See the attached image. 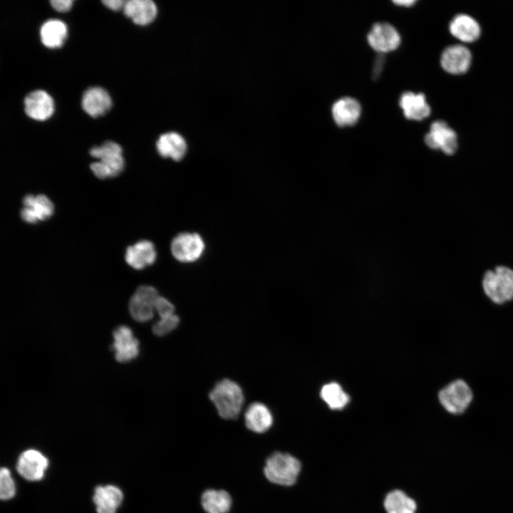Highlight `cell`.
Wrapping results in <instances>:
<instances>
[{
    "label": "cell",
    "mask_w": 513,
    "mask_h": 513,
    "mask_svg": "<svg viewBox=\"0 0 513 513\" xmlns=\"http://www.w3.org/2000/svg\"><path fill=\"white\" fill-rule=\"evenodd\" d=\"M209 399L221 418L234 420L242 409L244 396L238 383L225 378L216 383L209 393Z\"/></svg>",
    "instance_id": "obj_1"
},
{
    "label": "cell",
    "mask_w": 513,
    "mask_h": 513,
    "mask_svg": "<svg viewBox=\"0 0 513 513\" xmlns=\"http://www.w3.org/2000/svg\"><path fill=\"white\" fill-rule=\"evenodd\" d=\"M90 155L98 161L90 164L94 175L101 180L118 176L124 169L125 161L119 144L106 141L100 146L93 147Z\"/></svg>",
    "instance_id": "obj_2"
},
{
    "label": "cell",
    "mask_w": 513,
    "mask_h": 513,
    "mask_svg": "<svg viewBox=\"0 0 513 513\" xmlns=\"http://www.w3.org/2000/svg\"><path fill=\"white\" fill-rule=\"evenodd\" d=\"M301 467L300 461L296 457L289 453L276 452L266 459L264 474L270 482L289 487L296 483Z\"/></svg>",
    "instance_id": "obj_3"
},
{
    "label": "cell",
    "mask_w": 513,
    "mask_h": 513,
    "mask_svg": "<svg viewBox=\"0 0 513 513\" xmlns=\"http://www.w3.org/2000/svg\"><path fill=\"white\" fill-rule=\"evenodd\" d=\"M482 285L484 294L493 302L504 304L513 299V269L498 266L483 276Z\"/></svg>",
    "instance_id": "obj_4"
},
{
    "label": "cell",
    "mask_w": 513,
    "mask_h": 513,
    "mask_svg": "<svg viewBox=\"0 0 513 513\" xmlns=\"http://www.w3.org/2000/svg\"><path fill=\"white\" fill-rule=\"evenodd\" d=\"M472 400V390L462 380L452 381L439 393L441 405L447 411L455 415L465 412Z\"/></svg>",
    "instance_id": "obj_5"
},
{
    "label": "cell",
    "mask_w": 513,
    "mask_h": 513,
    "mask_svg": "<svg viewBox=\"0 0 513 513\" xmlns=\"http://www.w3.org/2000/svg\"><path fill=\"white\" fill-rule=\"evenodd\" d=\"M170 247L172 256L177 261L189 263L200 258L204 251L205 244L200 234L182 232L173 238Z\"/></svg>",
    "instance_id": "obj_6"
},
{
    "label": "cell",
    "mask_w": 513,
    "mask_h": 513,
    "mask_svg": "<svg viewBox=\"0 0 513 513\" xmlns=\"http://www.w3.org/2000/svg\"><path fill=\"white\" fill-rule=\"evenodd\" d=\"M160 296L157 290L147 285L139 286L129 302L131 316L137 321L146 322L154 316L155 304Z\"/></svg>",
    "instance_id": "obj_7"
},
{
    "label": "cell",
    "mask_w": 513,
    "mask_h": 513,
    "mask_svg": "<svg viewBox=\"0 0 513 513\" xmlns=\"http://www.w3.org/2000/svg\"><path fill=\"white\" fill-rule=\"evenodd\" d=\"M425 142L430 148L440 150L448 155L455 154L457 148L456 133L442 120L432 123L429 133L425 137Z\"/></svg>",
    "instance_id": "obj_8"
},
{
    "label": "cell",
    "mask_w": 513,
    "mask_h": 513,
    "mask_svg": "<svg viewBox=\"0 0 513 513\" xmlns=\"http://www.w3.org/2000/svg\"><path fill=\"white\" fill-rule=\"evenodd\" d=\"M400 36L396 28L388 23H376L367 35L370 46L380 53L395 50L400 43Z\"/></svg>",
    "instance_id": "obj_9"
},
{
    "label": "cell",
    "mask_w": 513,
    "mask_h": 513,
    "mask_svg": "<svg viewBox=\"0 0 513 513\" xmlns=\"http://www.w3.org/2000/svg\"><path fill=\"white\" fill-rule=\"evenodd\" d=\"M23 204L21 217L27 223L34 224L44 221L51 217L54 212L51 200L42 194L27 195L23 200Z\"/></svg>",
    "instance_id": "obj_10"
},
{
    "label": "cell",
    "mask_w": 513,
    "mask_h": 513,
    "mask_svg": "<svg viewBox=\"0 0 513 513\" xmlns=\"http://www.w3.org/2000/svg\"><path fill=\"white\" fill-rule=\"evenodd\" d=\"M472 63L470 51L462 45L447 47L440 56V65L447 73L454 75L466 73Z\"/></svg>",
    "instance_id": "obj_11"
},
{
    "label": "cell",
    "mask_w": 513,
    "mask_h": 513,
    "mask_svg": "<svg viewBox=\"0 0 513 513\" xmlns=\"http://www.w3.org/2000/svg\"><path fill=\"white\" fill-rule=\"evenodd\" d=\"M48 465V459L39 451L27 450L20 455L16 470L26 480L37 481L43 478Z\"/></svg>",
    "instance_id": "obj_12"
},
{
    "label": "cell",
    "mask_w": 513,
    "mask_h": 513,
    "mask_svg": "<svg viewBox=\"0 0 513 513\" xmlns=\"http://www.w3.org/2000/svg\"><path fill=\"white\" fill-rule=\"evenodd\" d=\"M113 348L117 361L125 363L135 358L139 353V342L130 328L120 326L113 331Z\"/></svg>",
    "instance_id": "obj_13"
},
{
    "label": "cell",
    "mask_w": 513,
    "mask_h": 513,
    "mask_svg": "<svg viewBox=\"0 0 513 513\" xmlns=\"http://www.w3.org/2000/svg\"><path fill=\"white\" fill-rule=\"evenodd\" d=\"M24 110L26 114L33 120H47L54 110L53 98L44 90L32 91L24 99Z\"/></svg>",
    "instance_id": "obj_14"
},
{
    "label": "cell",
    "mask_w": 513,
    "mask_h": 513,
    "mask_svg": "<svg viewBox=\"0 0 513 513\" xmlns=\"http://www.w3.org/2000/svg\"><path fill=\"white\" fill-rule=\"evenodd\" d=\"M81 105L83 110L93 118L105 114L112 106L108 93L100 87H90L82 96Z\"/></svg>",
    "instance_id": "obj_15"
},
{
    "label": "cell",
    "mask_w": 513,
    "mask_h": 513,
    "mask_svg": "<svg viewBox=\"0 0 513 513\" xmlns=\"http://www.w3.org/2000/svg\"><path fill=\"white\" fill-rule=\"evenodd\" d=\"M331 113L337 125L351 126L358 122L361 113V107L355 98L343 97L333 103Z\"/></svg>",
    "instance_id": "obj_16"
},
{
    "label": "cell",
    "mask_w": 513,
    "mask_h": 513,
    "mask_svg": "<svg viewBox=\"0 0 513 513\" xmlns=\"http://www.w3.org/2000/svg\"><path fill=\"white\" fill-rule=\"evenodd\" d=\"M399 105L407 119L422 120L428 118L431 112L423 93L410 91L403 93L399 100Z\"/></svg>",
    "instance_id": "obj_17"
},
{
    "label": "cell",
    "mask_w": 513,
    "mask_h": 513,
    "mask_svg": "<svg viewBox=\"0 0 513 513\" xmlns=\"http://www.w3.org/2000/svg\"><path fill=\"white\" fill-rule=\"evenodd\" d=\"M273 415L268 407L259 402L250 404L244 413L245 425L252 432L264 433L273 424Z\"/></svg>",
    "instance_id": "obj_18"
},
{
    "label": "cell",
    "mask_w": 513,
    "mask_h": 513,
    "mask_svg": "<svg viewBox=\"0 0 513 513\" xmlns=\"http://www.w3.org/2000/svg\"><path fill=\"white\" fill-rule=\"evenodd\" d=\"M156 256L154 244L148 240H141L127 248L125 258L131 267L142 269L152 264Z\"/></svg>",
    "instance_id": "obj_19"
},
{
    "label": "cell",
    "mask_w": 513,
    "mask_h": 513,
    "mask_svg": "<svg viewBox=\"0 0 513 513\" xmlns=\"http://www.w3.org/2000/svg\"><path fill=\"white\" fill-rule=\"evenodd\" d=\"M93 499L98 513H115L123 502V494L114 485L98 486L95 489Z\"/></svg>",
    "instance_id": "obj_20"
},
{
    "label": "cell",
    "mask_w": 513,
    "mask_h": 513,
    "mask_svg": "<svg viewBox=\"0 0 513 513\" xmlns=\"http://www.w3.org/2000/svg\"><path fill=\"white\" fill-rule=\"evenodd\" d=\"M123 12L135 24L145 26L155 19L157 9L151 0H129L125 4Z\"/></svg>",
    "instance_id": "obj_21"
},
{
    "label": "cell",
    "mask_w": 513,
    "mask_h": 513,
    "mask_svg": "<svg viewBox=\"0 0 513 513\" xmlns=\"http://www.w3.org/2000/svg\"><path fill=\"white\" fill-rule=\"evenodd\" d=\"M450 33L465 43L476 41L480 36L481 29L479 24L472 17L467 14L455 16L450 23Z\"/></svg>",
    "instance_id": "obj_22"
},
{
    "label": "cell",
    "mask_w": 513,
    "mask_h": 513,
    "mask_svg": "<svg viewBox=\"0 0 513 513\" xmlns=\"http://www.w3.org/2000/svg\"><path fill=\"white\" fill-rule=\"evenodd\" d=\"M156 147L162 157L175 161L182 160L187 152L186 141L175 132L161 135L156 142Z\"/></svg>",
    "instance_id": "obj_23"
},
{
    "label": "cell",
    "mask_w": 513,
    "mask_h": 513,
    "mask_svg": "<svg viewBox=\"0 0 513 513\" xmlns=\"http://www.w3.org/2000/svg\"><path fill=\"white\" fill-rule=\"evenodd\" d=\"M68 33L64 22L58 19H50L43 23L40 28V37L42 43L49 48L61 47Z\"/></svg>",
    "instance_id": "obj_24"
},
{
    "label": "cell",
    "mask_w": 513,
    "mask_h": 513,
    "mask_svg": "<svg viewBox=\"0 0 513 513\" xmlns=\"http://www.w3.org/2000/svg\"><path fill=\"white\" fill-rule=\"evenodd\" d=\"M232 502L231 496L223 489H207L201 497V505L206 513H228Z\"/></svg>",
    "instance_id": "obj_25"
},
{
    "label": "cell",
    "mask_w": 513,
    "mask_h": 513,
    "mask_svg": "<svg viewBox=\"0 0 513 513\" xmlns=\"http://www.w3.org/2000/svg\"><path fill=\"white\" fill-rule=\"evenodd\" d=\"M383 504L387 513H415L417 509L415 500L400 489L390 492Z\"/></svg>",
    "instance_id": "obj_26"
},
{
    "label": "cell",
    "mask_w": 513,
    "mask_h": 513,
    "mask_svg": "<svg viewBox=\"0 0 513 513\" xmlns=\"http://www.w3.org/2000/svg\"><path fill=\"white\" fill-rule=\"evenodd\" d=\"M322 399L329 408L334 410L343 408L348 402V396L336 383L325 385L321 390Z\"/></svg>",
    "instance_id": "obj_27"
},
{
    "label": "cell",
    "mask_w": 513,
    "mask_h": 513,
    "mask_svg": "<svg viewBox=\"0 0 513 513\" xmlns=\"http://www.w3.org/2000/svg\"><path fill=\"white\" fill-rule=\"evenodd\" d=\"M16 493V487L10 471L6 467H1L0 471V497L2 500L12 498Z\"/></svg>",
    "instance_id": "obj_28"
},
{
    "label": "cell",
    "mask_w": 513,
    "mask_h": 513,
    "mask_svg": "<svg viewBox=\"0 0 513 513\" xmlns=\"http://www.w3.org/2000/svg\"><path fill=\"white\" fill-rule=\"evenodd\" d=\"M180 323V318L175 314L160 318L152 326V332L158 336H163L174 331Z\"/></svg>",
    "instance_id": "obj_29"
},
{
    "label": "cell",
    "mask_w": 513,
    "mask_h": 513,
    "mask_svg": "<svg viewBox=\"0 0 513 513\" xmlns=\"http://www.w3.org/2000/svg\"><path fill=\"white\" fill-rule=\"evenodd\" d=\"M155 311L160 318H164L175 314V306L165 297L159 296L155 304Z\"/></svg>",
    "instance_id": "obj_30"
},
{
    "label": "cell",
    "mask_w": 513,
    "mask_h": 513,
    "mask_svg": "<svg viewBox=\"0 0 513 513\" xmlns=\"http://www.w3.org/2000/svg\"><path fill=\"white\" fill-rule=\"evenodd\" d=\"M51 6L57 11L66 12L70 10L72 6V0H51L50 1Z\"/></svg>",
    "instance_id": "obj_31"
},
{
    "label": "cell",
    "mask_w": 513,
    "mask_h": 513,
    "mask_svg": "<svg viewBox=\"0 0 513 513\" xmlns=\"http://www.w3.org/2000/svg\"><path fill=\"white\" fill-rule=\"evenodd\" d=\"M126 1L124 0H104L102 3L113 11L123 9Z\"/></svg>",
    "instance_id": "obj_32"
},
{
    "label": "cell",
    "mask_w": 513,
    "mask_h": 513,
    "mask_svg": "<svg viewBox=\"0 0 513 513\" xmlns=\"http://www.w3.org/2000/svg\"><path fill=\"white\" fill-rule=\"evenodd\" d=\"M384 63V58L382 55L379 56V58H377L376 62L374 66L373 69V75L375 76V78L378 77V75H380V73L381 71V68H383V65Z\"/></svg>",
    "instance_id": "obj_33"
},
{
    "label": "cell",
    "mask_w": 513,
    "mask_h": 513,
    "mask_svg": "<svg viewBox=\"0 0 513 513\" xmlns=\"http://www.w3.org/2000/svg\"><path fill=\"white\" fill-rule=\"evenodd\" d=\"M416 1L414 0H405V1H394V4H395L398 6H413Z\"/></svg>",
    "instance_id": "obj_34"
}]
</instances>
